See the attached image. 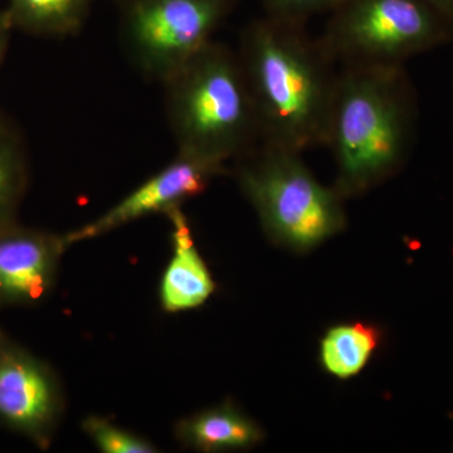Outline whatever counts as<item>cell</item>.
Instances as JSON below:
<instances>
[{
  "label": "cell",
  "mask_w": 453,
  "mask_h": 453,
  "mask_svg": "<svg viewBox=\"0 0 453 453\" xmlns=\"http://www.w3.org/2000/svg\"><path fill=\"white\" fill-rule=\"evenodd\" d=\"M244 71L261 142L294 151L324 144L338 71L305 25L265 14L241 38Z\"/></svg>",
  "instance_id": "1"
},
{
  "label": "cell",
  "mask_w": 453,
  "mask_h": 453,
  "mask_svg": "<svg viewBox=\"0 0 453 453\" xmlns=\"http://www.w3.org/2000/svg\"><path fill=\"white\" fill-rule=\"evenodd\" d=\"M417 103L403 65L340 67L323 146L336 165V192L365 195L395 174L413 144Z\"/></svg>",
  "instance_id": "2"
},
{
  "label": "cell",
  "mask_w": 453,
  "mask_h": 453,
  "mask_svg": "<svg viewBox=\"0 0 453 453\" xmlns=\"http://www.w3.org/2000/svg\"><path fill=\"white\" fill-rule=\"evenodd\" d=\"M178 151L226 165L261 142L240 57L211 42L163 83Z\"/></svg>",
  "instance_id": "3"
},
{
  "label": "cell",
  "mask_w": 453,
  "mask_h": 453,
  "mask_svg": "<svg viewBox=\"0 0 453 453\" xmlns=\"http://www.w3.org/2000/svg\"><path fill=\"white\" fill-rule=\"evenodd\" d=\"M301 154L261 142L235 160V175L268 237L305 252L340 234L347 217L344 198L314 177Z\"/></svg>",
  "instance_id": "4"
},
{
  "label": "cell",
  "mask_w": 453,
  "mask_h": 453,
  "mask_svg": "<svg viewBox=\"0 0 453 453\" xmlns=\"http://www.w3.org/2000/svg\"><path fill=\"white\" fill-rule=\"evenodd\" d=\"M453 41V19L427 0H344L319 38L336 65H403Z\"/></svg>",
  "instance_id": "5"
},
{
  "label": "cell",
  "mask_w": 453,
  "mask_h": 453,
  "mask_svg": "<svg viewBox=\"0 0 453 453\" xmlns=\"http://www.w3.org/2000/svg\"><path fill=\"white\" fill-rule=\"evenodd\" d=\"M234 3L122 0V47L142 76L164 83L213 42Z\"/></svg>",
  "instance_id": "6"
},
{
  "label": "cell",
  "mask_w": 453,
  "mask_h": 453,
  "mask_svg": "<svg viewBox=\"0 0 453 453\" xmlns=\"http://www.w3.org/2000/svg\"><path fill=\"white\" fill-rule=\"evenodd\" d=\"M226 165L198 155L178 151L177 157L125 196L118 204L88 225L64 235L65 247L101 237L127 223L164 213L207 189L211 180L223 174Z\"/></svg>",
  "instance_id": "7"
},
{
  "label": "cell",
  "mask_w": 453,
  "mask_h": 453,
  "mask_svg": "<svg viewBox=\"0 0 453 453\" xmlns=\"http://www.w3.org/2000/svg\"><path fill=\"white\" fill-rule=\"evenodd\" d=\"M61 412V395L50 369L18 349H0V421L44 441Z\"/></svg>",
  "instance_id": "8"
},
{
  "label": "cell",
  "mask_w": 453,
  "mask_h": 453,
  "mask_svg": "<svg viewBox=\"0 0 453 453\" xmlns=\"http://www.w3.org/2000/svg\"><path fill=\"white\" fill-rule=\"evenodd\" d=\"M65 249L64 235L14 229L11 225L0 229V297L29 303L46 296Z\"/></svg>",
  "instance_id": "9"
},
{
  "label": "cell",
  "mask_w": 453,
  "mask_h": 453,
  "mask_svg": "<svg viewBox=\"0 0 453 453\" xmlns=\"http://www.w3.org/2000/svg\"><path fill=\"white\" fill-rule=\"evenodd\" d=\"M165 214L172 225L173 256L160 282V303L166 312L188 311L210 299L216 283L196 249L184 211L175 207Z\"/></svg>",
  "instance_id": "10"
},
{
  "label": "cell",
  "mask_w": 453,
  "mask_h": 453,
  "mask_svg": "<svg viewBox=\"0 0 453 453\" xmlns=\"http://www.w3.org/2000/svg\"><path fill=\"white\" fill-rule=\"evenodd\" d=\"M175 434L183 445L202 452L252 449L264 440L257 423L231 403L181 419Z\"/></svg>",
  "instance_id": "11"
},
{
  "label": "cell",
  "mask_w": 453,
  "mask_h": 453,
  "mask_svg": "<svg viewBox=\"0 0 453 453\" xmlns=\"http://www.w3.org/2000/svg\"><path fill=\"white\" fill-rule=\"evenodd\" d=\"M13 29L38 37H68L80 31L96 0H4Z\"/></svg>",
  "instance_id": "12"
},
{
  "label": "cell",
  "mask_w": 453,
  "mask_h": 453,
  "mask_svg": "<svg viewBox=\"0 0 453 453\" xmlns=\"http://www.w3.org/2000/svg\"><path fill=\"white\" fill-rule=\"evenodd\" d=\"M380 334L365 323L342 324L325 334L320 344L321 365L338 380L356 377L377 350Z\"/></svg>",
  "instance_id": "13"
},
{
  "label": "cell",
  "mask_w": 453,
  "mask_h": 453,
  "mask_svg": "<svg viewBox=\"0 0 453 453\" xmlns=\"http://www.w3.org/2000/svg\"><path fill=\"white\" fill-rule=\"evenodd\" d=\"M22 144L11 127L0 120V229L11 225L25 187Z\"/></svg>",
  "instance_id": "14"
},
{
  "label": "cell",
  "mask_w": 453,
  "mask_h": 453,
  "mask_svg": "<svg viewBox=\"0 0 453 453\" xmlns=\"http://www.w3.org/2000/svg\"><path fill=\"white\" fill-rule=\"evenodd\" d=\"M82 429L104 453H155L157 446L127 429L107 421L103 417L89 416L82 422Z\"/></svg>",
  "instance_id": "15"
},
{
  "label": "cell",
  "mask_w": 453,
  "mask_h": 453,
  "mask_svg": "<svg viewBox=\"0 0 453 453\" xmlns=\"http://www.w3.org/2000/svg\"><path fill=\"white\" fill-rule=\"evenodd\" d=\"M344 0H262L266 16L305 25L318 14L332 13Z\"/></svg>",
  "instance_id": "16"
},
{
  "label": "cell",
  "mask_w": 453,
  "mask_h": 453,
  "mask_svg": "<svg viewBox=\"0 0 453 453\" xmlns=\"http://www.w3.org/2000/svg\"><path fill=\"white\" fill-rule=\"evenodd\" d=\"M12 29H13V27L9 22L4 9H0V65H2L5 50H7L9 35H11Z\"/></svg>",
  "instance_id": "17"
},
{
  "label": "cell",
  "mask_w": 453,
  "mask_h": 453,
  "mask_svg": "<svg viewBox=\"0 0 453 453\" xmlns=\"http://www.w3.org/2000/svg\"><path fill=\"white\" fill-rule=\"evenodd\" d=\"M427 2L453 19V0H427Z\"/></svg>",
  "instance_id": "18"
}]
</instances>
